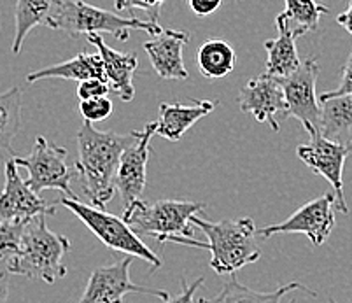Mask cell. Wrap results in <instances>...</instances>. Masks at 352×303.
I'll list each match as a JSON object with an SVG mask.
<instances>
[{
  "instance_id": "obj_1",
  "label": "cell",
  "mask_w": 352,
  "mask_h": 303,
  "mask_svg": "<svg viewBox=\"0 0 352 303\" xmlns=\"http://www.w3.org/2000/svg\"><path fill=\"white\" fill-rule=\"evenodd\" d=\"M140 130L132 133L98 132L89 121H82L78 135V159L76 170L81 181L82 193L89 205L105 209L116 193V172L120 159L130 146L139 140Z\"/></svg>"
},
{
  "instance_id": "obj_2",
  "label": "cell",
  "mask_w": 352,
  "mask_h": 303,
  "mask_svg": "<svg viewBox=\"0 0 352 303\" xmlns=\"http://www.w3.org/2000/svg\"><path fill=\"white\" fill-rule=\"evenodd\" d=\"M190 221L195 228L201 229L207 242H198L195 238H175L174 244L193 245L210 251V269L219 276L235 273L236 270L256 263L261 258V249L256 244L258 229L251 218L223 219L214 223L200 218V214H195Z\"/></svg>"
},
{
  "instance_id": "obj_3",
  "label": "cell",
  "mask_w": 352,
  "mask_h": 303,
  "mask_svg": "<svg viewBox=\"0 0 352 303\" xmlns=\"http://www.w3.org/2000/svg\"><path fill=\"white\" fill-rule=\"evenodd\" d=\"M47 216H37L25 226L20 253L8 261V272L32 280L54 284L67 276L63 256L72 244L65 235L54 234L46 225Z\"/></svg>"
},
{
  "instance_id": "obj_4",
  "label": "cell",
  "mask_w": 352,
  "mask_h": 303,
  "mask_svg": "<svg viewBox=\"0 0 352 303\" xmlns=\"http://www.w3.org/2000/svg\"><path fill=\"white\" fill-rule=\"evenodd\" d=\"M204 209V202L190 200H158L155 203L137 200L124 209L123 219L139 237L146 235L163 244L175 238H193L195 226L190 219Z\"/></svg>"
},
{
  "instance_id": "obj_5",
  "label": "cell",
  "mask_w": 352,
  "mask_h": 303,
  "mask_svg": "<svg viewBox=\"0 0 352 303\" xmlns=\"http://www.w3.org/2000/svg\"><path fill=\"white\" fill-rule=\"evenodd\" d=\"M53 30L67 32L70 37L81 34H111L118 41L124 43L130 39V32L140 30L149 35H160L163 27L151 20L124 18L114 11L95 8L82 0H63L58 12L51 23Z\"/></svg>"
},
{
  "instance_id": "obj_6",
  "label": "cell",
  "mask_w": 352,
  "mask_h": 303,
  "mask_svg": "<svg viewBox=\"0 0 352 303\" xmlns=\"http://www.w3.org/2000/svg\"><path fill=\"white\" fill-rule=\"evenodd\" d=\"M58 203L67 207L76 218L81 219L86 228L109 249L126 254V256L140 258L147 265H151L153 270L162 269V258L153 253L151 249L140 240L139 235L128 226V223L123 218L113 216L105 209L82 203L81 200L72 199V197H63L58 200Z\"/></svg>"
},
{
  "instance_id": "obj_7",
  "label": "cell",
  "mask_w": 352,
  "mask_h": 303,
  "mask_svg": "<svg viewBox=\"0 0 352 303\" xmlns=\"http://www.w3.org/2000/svg\"><path fill=\"white\" fill-rule=\"evenodd\" d=\"M16 165L23 167L28 172L27 184L39 194L44 190H56L65 193L67 197L76 199L70 190L72 179H78L76 167L70 168L67 165V149L53 144L43 135L35 139L32 153L27 158L14 156Z\"/></svg>"
},
{
  "instance_id": "obj_8",
  "label": "cell",
  "mask_w": 352,
  "mask_h": 303,
  "mask_svg": "<svg viewBox=\"0 0 352 303\" xmlns=\"http://www.w3.org/2000/svg\"><path fill=\"white\" fill-rule=\"evenodd\" d=\"M130 267H132V256L123 258L109 267L95 269L89 273L82 295L74 303H123L124 296L130 293L155 296L162 302L170 298V295L163 289L133 284L130 279Z\"/></svg>"
},
{
  "instance_id": "obj_9",
  "label": "cell",
  "mask_w": 352,
  "mask_h": 303,
  "mask_svg": "<svg viewBox=\"0 0 352 303\" xmlns=\"http://www.w3.org/2000/svg\"><path fill=\"white\" fill-rule=\"evenodd\" d=\"M335 193H324L294 210L286 221L259 228L258 235L267 240L279 234H303L310 244L318 247L328 240L335 228Z\"/></svg>"
},
{
  "instance_id": "obj_10",
  "label": "cell",
  "mask_w": 352,
  "mask_h": 303,
  "mask_svg": "<svg viewBox=\"0 0 352 303\" xmlns=\"http://www.w3.org/2000/svg\"><path fill=\"white\" fill-rule=\"evenodd\" d=\"M310 135L309 144H302L296 148V155L303 164L314 172L322 175L333 188L335 199H337V210L347 214L349 207L344 197V165L345 159L352 153V146L340 144L335 140H329L319 130H307Z\"/></svg>"
},
{
  "instance_id": "obj_11",
  "label": "cell",
  "mask_w": 352,
  "mask_h": 303,
  "mask_svg": "<svg viewBox=\"0 0 352 303\" xmlns=\"http://www.w3.org/2000/svg\"><path fill=\"white\" fill-rule=\"evenodd\" d=\"M6 183L0 191V225L6 223H25L37 216H53L56 203H50L35 193L27 181L21 179L14 158L4 165Z\"/></svg>"
},
{
  "instance_id": "obj_12",
  "label": "cell",
  "mask_w": 352,
  "mask_h": 303,
  "mask_svg": "<svg viewBox=\"0 0 352 303\" xmlns=\"http://www.w3.org/2000/svg\"><path fill=\"white\" fill-rule=\"evenodd\" d=\"M318 76V60L307 58L303 60L296 72L279 79L287 102L289 116L296 117L305 130H319V121H321V100L316 93Z\"/></svg>"
},
{
  "instance_id": "obj_13",
  "label": "cell",
  "mask_w": 352,
  "mask_h": 303,
  "mask_svg": "<svg viewBox=\"0 0 352 303\" xmlns=\"http://www.w3.org/2000/svg\"><path fill=\"white\" fill-rule=\"evenodd\" d=\"M239 107L242 113L252 114L258 123H268L274 132H279L277 116L289 117L283 85L267 72L252 78L239 93Z\"/></svg>"
},
{
  "instance_id": "obj_14",
  "label": "cell",
  "mask_w": 352,
  "mask_h": 303,
  "mask_svg": "<svg viewBox=\"0 0 352 303\" xmlns=\"http://www.w3.org/2000/svg\"><path fill=\"white\" fill-rule=\"evenodd\" d=\"M156 135V121L147 123L140 130V137L135 144L130 146L120 159L116 172V191L124 203V209L137 200H142L147 181V159L151 155V139Z\"/></svg>"
},
{
  "instance_id": "obj_15",
  "label": "cell",
  "mask_w": 352,
  "mask_h": 303,
  "mask_svg": "<svg viewBox=\"0 0 352 303\" xmlns=\"http://www.w3.org/2000/svg\"><path fill=\"white\" fill-rule=\"evenodd\" d=\"M190 39V32L163 28L162 34L156 35V39L144 43V51L160 78L179 81L190 78V72L182 60V49Z\"/></svg>"
},
{
  "instance_id": "obj_16",
  "label": "cell",
  "mask_w": 352,
  "mask_h": 303,
  "mask_svg": "<svg viewBox=\"0 0 352 303\" xmlns=\"http://www.w3.org/2000/svg\"><path fill=\"white\" fill-rule=\"evenodd\" d=\"M88 43L94 44L98 49L102 62H104L105 79L114 93L123 102H130L135 97V88H133V76L139 67V58L135 53H121L113 49L104 43L98 34H88Z\"/></svg>"
},
{
  "instance_id": "obj_17",
  "label": "cell",
  "mask_w": 352,
  "mask_h": 303,
  "mask_svg": "<svg viewBox=\"0 0 352 303\" xmlns=\"http://www.w3.org/2000/svg\"><path fill=\"white\" fill-rule=\"evenodd\" d=\"M219 102L214 100H193V104H160V120L156 121V135L177 142L182 135L201 117L209 116Z\"/></svg>"
},
{
  "instance_id": "obj_18",
  "label": "cell",
  "mask_w": 352,
  "mask_h": 303,
  "mask_svg": "<svg viewBox=\"0 0 352 303\" xmlns=\"http://www.w3.org/2000/svg\"><path fill=\"white\" fill-rule=\"evenodd\" d=\"M275 27L279 35L275 39L265 41V49H267V74L274 76L277 79H283L291 76L302 65V60L296 51V39L302 37L296 30L289 27L283 14L275 18Z\"/></svg>"
},
{
  "instance_id": "obj_19",
  "label": "cell",
  "mask_w": 352,
  "mask_h": 303,
  "mask_svg": "<svg viewBox=\"0 0 352 303\" xmlns=\"http://www.w3.org/2000/svg\"><path fill=\"white\" fill-rule=\"evenodd\" d=\"M63 0H16L14 5V41L12 55H20L27 35L32 28L44 25L51 28L53 18Z\"/></svg>"
},
{
  "instance_id": "obj_20",
  "label": "cell",
  "mask_w": 352,
  "mask_h": 303,
  "mask_svg": "<svg viewBox=\"0 0 352 303\" xmlns=\"http://www.w3.org/2000/svg\"><path fill=\"white\" fill-rule=\"evenodd\" d=\"M72 79V81H86V79H105L104 62L100 55L94 53H79L78 56L67 60V62L56 63V65L46 67V69L34 70L27 76V82L34 85L43 79Z\"/></svg>"
},
{
  "instance_id": "obj_21",
  "label": "cell",
  "mask_w": 352,
  "mask_h": 303,
  "mask_svg": "<svg viewBox=\"0 0 352 303\" xmlns=\"http://www.w3.org/2000/svg\"><path fill=\"white\" fill-rule=\"evenodd\" d=\"M305 291L307 295L310 296H318L316 291H310L307 286L300 282H289V284H284L280 288H277L275 291L270 293H258V291H252L249 289L248 286H242V284L236 280L235 273H232V279L223 286L219 293H217L214 298H198L195 303H283V298L291 291ZM289 303H296L293 302Z\"/></svg>"
},
{
  "instance_id": "obj_22",
  "label": "cell",
  "mask_w": 352,
  "mask_h": 303,
  "mask_svg": "<svg viewBox=\"0 0 352 303\" xmlns=\"http://www.w3.org/2000/svg\"><path fill=\"white\" fill-rule=\"evenodd\" d=\"M321 100L319 132L329 140L352 146V95Z\"/></svg>"
},
{
  "instance_id": "obj_23",
  "label": "cell",
  "mask_w": 352,
  "mask_h": 303,
  "mask_svg": "<svg viewBox=\"0 0 352 303\" xmlns=\"http://www.w3.org/2000/svg\"><path fill=\"white\" fill-rule=\"evenodd\" d=\"M236 63L235 49L223 39H207L197 51V65L207 79H219L233 72Z\"/></svg>"
},
{
  "instance_id": "obj_24",
  "label": "cell",
  "mask_w": 352,
  "mask_h": 303,
  "mask_svg": "<svg viewBox=\"0 0 352 303\" xmlns=\"http://www.w3.org/2000/svg\"><path fill=\"white\" fill-rule=\"evenodd\" d=\"M21 95L18 86L0 93V149L11 155V142L21 128Z\"/></svg>"
},
{
  "instance_id": "obj_25",
  "label": "cell",
  "mask_w": 352,
  "mask_h": 303,
  "mask_svg": "<svg viewBox=\"0 0 352 303\" xmlns=\"http://www.w3.org/2000/svg\"><path fill=\"white\" fill-rule=\"evenodd\" d=\"M286 9L280 14L286 18L289 27L300 35L318 28L322 14H328L329 8L319 4L318 0H284Z\"/></svg>"
},
{
  "instance_id": "obj_26",
  "label": "cell",
  "mask_w": 352,
  "mask_h": 303,
  "mask_svg": "<svg viewBox=\"0 0 352 303\" xmlns=\"http://www.w3.org/2000/svg\"><path fill=\"white\" fill-rule=\"evenodd\" d=\"M27 223L28 221L0 225V260L11 261L16 254L20 253Z\"/></svg>"
},
{
  "instance_id": "obj_27",
  "label": "cell",
  "mask_w": 352,
  "mask_h": 303,
  "mask_svg": "<svg viewBox=\"0 0 352 303\" xmlns=\"http://www.w3.org/2000/svg\"><path fill=\"white\" fill-rule=\"evenodd\" d=\"M79 113L89 123H98V121L107 120L113 114V102L107 97L91 98V100L79 102Z\"/></svg>"
},
{
  "instance_id": "obj_28",
  "label": "cell",
  "mask_w": 352,
  "mask_h": 303,
  "mask_svg": "<svg viewBox=\"0 0 352 303\" xmlns=\"http://www.w3.org/2000/svg\"><path fill=\"white\" fill-rule=\"evenodd\" d=\"M163 2L165 0H114V9H116V12L142 9L149 14V20L158 23V16L160 11H162Z\"/></svg>"
},
{
  "instance_id": "obj_29",
  "label": "cell",
  "mask_w": 352,
  "mask_h": 303,
  "mask_svg": "<svg viewBox=\"0 0 352 303\" xmlns=\"http://www.w3.org/2000/svg\"><path fill=\"white\" fill-rule=\"evenodd\" d=\"M111 86H109L107 79H86L78 85V95L79 102L81 100H91V98H102L107 97Z\"/></svg>"
},
{
  "instance_id": "obj_30",
  "label": "cell",
  "mask_w": 352,
  "mask_h": 303,
  "mask_svg": "<svg viewBox=\"0 0 352 303\" xmlns=\"http://www.w3.org/2000/svg\"><path fill=\"white\" fill-rule=\"evenodd\" d=\"M340 95H352V47L347 56V62L344 65V70H342V79L340 85L337 86V90L326 91V93L319 95V98H333L340 97Z\"/></svg>"
},
{
  "instance_id": "obj_31",
  "label": "cell",
  "mask_w": 352,
  "mask_h": 303,
  "mask_svg": "<svg viewBox=\"0 0 352 303\" xmlns=\"http://www.w3.org/2000/svg\"><path fill=\"white\" fill-rule=\"evenodd\" d=\"M181 286H182L181 295L170 296V298L163 303H195V293L198 291V288H201V286H204V279H201V277H198V279L191 284H188L186 279H182Z\"/></svg>"
},
{
  "instance_id": "obj_32",
  "label": "cell",
  "mask_w": 352,
  "mask_h": 303,
  "mask_svg": "<svg viewBox=\"0 0 352 303\" xmlns=\"http://www.w3.org/2000/svg\"><path fill=\"white\" fill-rule=\"evenodd\" d=\"M223 0H188V5H190L191 11L195 12L200 18H206V16L212 14L214 11H217Z\"/></svg>"
},
{
  "instance_id": "obj_33",
  "label": "cell",
  "mask_w": 352,
  "mask_h": 303,
  "mask_svg": "<svg viewBox=\"0 0 352 303\" xmlns=\"http://www.w3.org/2000/svg\"><path fill=\"white\" fill-rule=\"evenodd\" d=\"M337 21H338V25H342V27H344L345 30L352 35V0L349 2V8L345 9L342 14H338Z\"/></svg>"
},
{
  "instance_id": "obj_34",
  "label": "cell",
  "mask_w": 352,
  "mask_h": 303,
  "mask_svg": "<svg viewBox=\"0 0 352 303\" xmlns=\"http://www.w3.org/2000/svg\"><path fill=\"white\" fill-rule=\"evenodd\" d=\"M9 272H0V303H8Z\"/></svg>"
},
{
  "instance_id": "obj_35",
  "label": "cell",
  "mask_w": 352,
  "mask_h": 303,
  "mask_svg": "<svg viewBox=\"0 0 352 303\" xmlns=\"http://www.w3.org/2000/svg\"><path fill=\"white\" fill-rule=\"evenodd\" d=\"M331 303H333V302H331Z\"/></svg>"
}]
</instances>
